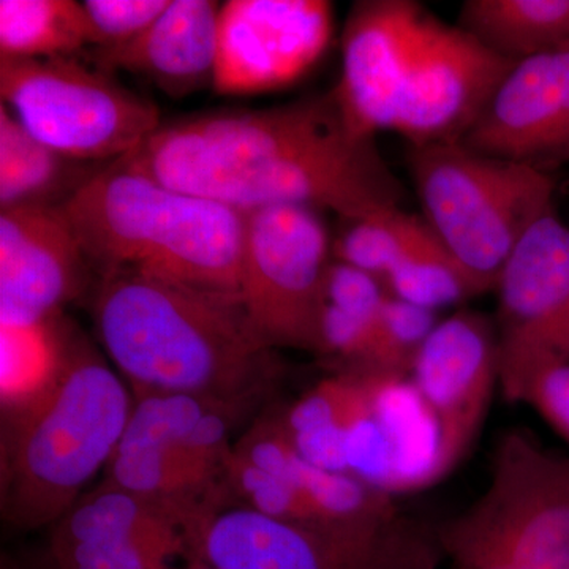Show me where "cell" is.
<instances>
[{
  "label": "cell",
  "mask_w": 569,
  "mask_h": 569,
  "mask_svg": "<svg viewBox=\"0 0 569 569\" xmlns=\"http://www.w3.org/2000/svg\"><path fill=\"white\" fill-rule=\"evenodd\" d=\"M460 144L538 170L569 163V41L516 62Z\"/></svg>",
  "instance_id": "obj_17"
},
{
  "label": "cell",
  "mask_w": 569,
  "mask_h": 569,
  "mask_svg": "<svg viewBox=\"0 0 569 569\" xmlns=\"http://www.w3.org/2000/svg\"><path fill=\"white\" fill-rule=\"evenodd\" d=\"M47 553L48 569H178L192 548L186 537L110 538Z\"/></svg>",
  "instance_id": "obj_28"
},
{
  "label": "cell",
  "mask_w": 569,
  "mask_h": 569,
  "mask_svg": "<svg viewBox=\"0 0 569 569\" xmlns=\"http://www.w3.org/2000/svg\"><path fill=\"white\" fill-rule=\"evenodd\" d=\"M171 0H86L89 44L96 50L122 47L152 24Z\"/></svg>",
  "instance_id": "obj_30"
},
{
  "label": "cell",
  "mask_w": 569,
  "mask_h": 569,
  "mask_svg": "<svg viewBox=\"0 0 569 569\" xmlns=\"http://www.w3.org/2000/svg\"><path fill=\"white\" fill-rule=\"evenodd\" d=\"M220 10L213 0H171L137 39L96 50V63L142 78L173 99L201 91L213 82Z\"/></svg>",
  "instance_id": "obj_18"
},
{
  "label": "cell",
  "mask_w": 569,
  "mask_h": 569,
  "mask_svg": "<svg viewBox=\"0 0 569 569\" xmlns=\"http://www.w3.org/2000/svg\"><path fill=\"white\" fill-rule=\"evenodd\" d=\"M331 260L332 241L316 209L244 212L241 299L266 347L320 355L321 295Z\"/></svg>",
  "instance_id": "obj_9"
},
{
  "label": "cell",
  "mask_w": 569,
  "mask_h": 569,
  "mask_svg": "<svg viewBox=\"0 0 569 569\" xmlns=\"http://www.w3.org/2000/svg\"><path fill=\"white\" fill-rule=\"evenodd\" d=\"M239 458L293 485L310 501L320 520L385 518L399 512L395 497L378 492L350 475L310 463L296 449L279 413L254 419L233 445Z\"/></svg>",
  "instance_id": "obj_19"
},
{
  "label": "cell",
  "mask_w": 569,
  "mask_h": 569,
  "mask_svg": "<svg viewBox=\"0 0 569 569\" xmlns=\"http://www.w3.org/2000/svg\"><path fill=\"white\" fill-rule=\"evenodd\" d=\"M427 17L411 0L355 3L342 33V73L332 89L355 137L376 138L380 130H391Z\"/></svg>",
  "instance_id": "obj_16"
},
{
  "label": "cell",
  "mask_w": 569,
  "mask_h": 569,
  "mask_svg": "<svg viewBox=\"0 0 569 569\" xmlns=\"http://www.w3.org/2000/svg\"><path fill=\"white\" fill-rule=\"evenodd\" d=\"M385 284L395 298L433 312L479 296L462 266L427 222L413 244L385 277Z\"/></svg>",
  "instance_id": "obj_25"
},
{
  "label": "cell",
  "mask_w": 569,
  "mask_h": 569,
  "mask_svg": "<svg viewBox=\"0 0 569 569\" xmlns=\"http://www.w3.org/2000/svg\"><path fill=\"white\" fill-rule=\"evenodd\" d=\"M91 316L133 396L189 395L257 408L280 376L241 298L127 272L97 277Z\"/></svg>",
  "instance_id": "obj_2"
},
{
  "label": "cell",
  "mask_w": 569,
  "mask_h": 569,
  "mask_svg": "<svg viewBox=\"0 0 569 569\" xmlns=\"http://www.w3.org/2000/svg\"><path fill=\"white\" fill-rule=\"evenodd\" d=\"M33 137L0 107V208L63 204L93 173Z\"/></svg>",
  "instance_id": "obj_20"
},
{
  "label": "cell",
  "mask_w": 569,
  "mask_h": 569,
  "mask_svg": "<svg viewBox=\"0 0 569 569\" xmlns=\"http://www.w3.org/2000/svg\"><path fill=\"white\" fill-rule=\"evenodd\" d=\"M388 296L383 280L332 258L325 276L321 305L377 325Z\"/></svg>",
  "instance_id": "obj_31"
},
{
  "label": "cell",
  "mask_w": 569,
  "mask_h": 569,
  "mask_svg": "<svg viewBox=\"0 0 569 569\" xmlns=\"http://www.w3.org/2000/svg\"><path fill=\"white\" fill-rule=\"evenodd\" d=\"M88 24L74 0H2L0 56L56 58L88 47Z\"/></svg>",
  "instance_id": "obj_24"
},
{
  "label": "cell",
  "mask_w": 569,
  "mask_h": 569,
  "mask_svg": "<svg viewBox=\"0 0 569 569\" xmlns=\"http://www.w3.org/2000/svg\"><path fill=\"white\" fill-rule=\"evenodd\" d=\"M358 378L342 369L279 413L299 455L313 466L347 473V430L358 399Z\"/></svg>",
  "instance_id": "obj_23"
},
{
  "label": "cell",
  "mask_w": 569,
  "mask_h": 569,
  "mask_svg": "<svg viewBox=\"0 0 569 569\" xmlns=\"http://www.w3.org/2000/svg\"><path fill=\"white\" fill-rule=\"evenodd\" d=\"M67 321L0 323V403L2 419L20 415L43 399L61 377Z\"/></svg>",
  "instance_id": "obj_22"
},
{
  "label": "cell",
  "mask_w": 569,
  "mask_h": 569,
  "mask_svg": "<svg viewBox=\"0 0 569 569\" xmlns=\"http://www.w3.org/2000/svg\"><path fill=\"white\" fill-rule=\"evenodd\" d=\"M437 312L389 295L378 318L370 370L410 376L417 356L438 325Z\"/></svg>",
  "instance_id": "obj_29"
},
{
  "label": "cell",
  "mask_w": 569,
  "mask_h": 569,
  "mask_svg": "<svg viewBox=\"0 0 569 569\" xmlns=\"http://www.w3.org/2000/svg\"><path fill=\"white\" fill-rule=\"evenodd\" d=\"M422 219L477 287L496 290L520 239L556 208L550 171L471 151L460 142L411 148Z\"/></svg>",
  "instance_id": "obj_5"
},
{
  "label": "cell",
  "mask_w": 569,
  "mask_h": 569,
  "mask_svg": "<svg viewBox=\"0 0 569 569\" xmlns=\"http://www.w3.org/2000/svg\"><path fill=\"white\" fill-rule=\"evenodd\" d=\"M121 160L168 187L241 212L305 206L358 219L400 208L403 200L376 138L348 130L332 91L280 107L162 122Z\"/></svg>",
  "instance_id": "obj_1"
},
{
  "label": "cell",
  "mask_w": 569,
  "mask_h": 569,
  "mask_svg": "<svg viewBox=\"0 0 569 569\" xmlns=\"http://www.w3.org/2000/svg\"><path fill=\"white\" fill-rule=\"evenodd\" d=\"M0 96L41 142L82 163H112L160 126L159 108L74 56H0Z\"/></svg>",
  "instance_id": "obj_8"
},
{
  "label": "cell",
  "mask_w": 569,
  "mask_h": 569,
  "mask_svg": "<svg viewBox=\"0 0 569 569\" xmlns=\"http://www.w3.org/2000/svg\"><path fill=\"white\" fill-rule=\"evenodd\" d=\"M436 537L451 569H569V456L509 430L488 488Z\"/></svg>",
  "instance_id": "obj_6"
},
{
  "label": "cell",
  "mask_w": 569,
  "mask_h": 569,
  "mask_svg": "<svg viewBox=\"0 0 569 569\" xmlns=\"http://www.w3.org/2000/svg\"><path fill=\"white\" fill-rule=\"evenodd\" d=\"M178 569H217V568L212 567V565L206 563V561H203L201 559H197V557H193V559L183 561L181 567H179Z\"/></svg>",
  "instance_id": "obj_33"
},
{
  "label": "cell",
  "mask_w": 569,
  "mask_h": 569,
  "mask_svg": "<svg viewBox=\"0 0 569 569\" xmlns=\"http://www.w3.org/2000/svg\"><path fill=\"white\" fill-rule=\"evenodd\" d=\"M331 36L332 6L323 0H228L212 88L222 96L287 88L316 66Z\"/></svg>",
  "instance_id": "obj_13"
},
{
  "label": "cell",
  "mask_w": 569,
  "mask_h": 569,
  "mask_svg": "<svg viewBox=\"0 0 569 569\" xmlns=\"http://www.w3.org/2000/svg\"><path fill=\"white\" fill-rule=\"evenodd\" d=\"M133 407L107 355L67 321L61 377L31 408L2 419L0 512L17 530L62 518L114 456Z\"/></svg>",
  "instance_id": "obj_4"
},
{
  "label": "cell",
  "mask_w": 569,
  "mask_h": 569,
  "mask_svg": "<svg viewBox=\"0 0 569 569\" xmlns=\"http://www.w3.org/2000/svg\"><path fill=\"white\" fill-rule=\"evenodd\" d=\"M222 406L234 403L189 395L133 396L132 411L116 451L182 449L200 422Z\"/></svg>",
  "instance_id": "obj_27"
},
{
  "label": "cell",
  "mask_w": 569,
  "mask_h": 569,
  "mask_svg": "<svg viewBox=\"0 0 569 569\" xmlns=\"http://www.w3.org/2000/svg\"><path fill=\"white\" fill-rule=\"evenodd\" d=\"M515 63L459 26L429 14L391 130L407 138L411 148L462 141Z\"/></svg>",
  "instance_id": "obj_11"
},
{
  "label": "cell",
  "mask_w": 569,
  "mask_h": 569,
  "mask_svg": "<svg viewBox=\"0 0 569 569\" xmlns=\"http://www.w3.org/2000/svg\"><path fill=\"white\" fill-rule=\"evenodd\" d=\"M93 282L63 204L0 209V323L54 320Z\"/></svg>",
  "instance_id": "obj_15"
},
{
  "label": "cell",
  "mask_w": 569,
  "mask_h": 569,
  "mask_svg": "<svg viewBox=\"0 0 569 569\" xmlns=\"http://www.w3.org/2000/svg\"><path fill=\"white\" fill-rule=\"evenodd\" d=\"M96 279L127 272L241 298L244 212L108 163L63 203Z\"/></svg>",
  "instance_id": "obj_3"
},
{
  "label": "cell",
  "mask_w": 569,
  "mask_h": 569,
  "mask_svg": "<svg viewBox=\"0 0 569 569\" xmlns=\"http://www.w3.org/2000/svg\"><path fill=\"white\" fill-rule=\"evenodd\" d=\"M217 569H438L436 529L385 518L283 522L224 508L194 539L192 559Z\"/></svg>",
  "instance_id": "obj_7"
},
{
  "label": "cell",
  "mask_w": 569,
  "mask_h": 569,
  "mask_svg": "<svg viewBox=\"0 0 569 569\" xmlns=\"http://www.w3.org/2000/svg\"><path fill=\"white\" fill-rule=\"evenodd\" d=\"M0 569H20V568L14 567V565L11 563V561L9 559H6V557H3L2 565H0Z\"/></svg>",
  "instance_id": "obj_34"
},
{
  "label": "cell",
  "mask_w": 569,
  "mask_h": 569,
  "mask_svg": "<svg viewBox=\"0 0 569 569\" xmlns=\"http://www.w3.org/2000/svg\"><path fill=\"white\" fill-rule=\"evenodd\" d=\"M458 26L518 62L569 41V0H467Z\"/></svg>",
  "instance_id": "obj_21"
},
{
  "label": "cell",
  "mask_w": 569,
  "mask_h": 569,
  "mask_svg": "<svg viewBox=\"0 0 569 569\" xmlns=\"http://www.w3.org/2000/svg\"><path fill=\"white\" fill-rule=\"evenodd\" d=\"M410 377L436 415L448 477L473 448L500 387L496 321L467 309L438 321Z\"/></svg>",
  "instance_id": "obj_14"
},
{
  "label": "cell",
  "mask_w": 569,
  "mask_h": 569,
  "mask_svg": "<svg viewBox=\"0 0 569 569\" xmlns=\"http://www.w3.org/2000/svg\"><path fill=\"white\" fill-rule=\"evenodd\" d=\"M522 402L569 445V361L541 367L530 378Z\"/></svg>",
  "instance_id": "obj_32"
},
{
  "label": "cell",
  "mask_w": 569,
  "mask_h": 569,
  "mask_svg": "<svg viewBox=\"0 0 569 569\" xmlns=\"http://www.w3.org/2000/svg\"><path fill=\"white\" fill-rule=\"evenodd\" d=\"M422 217L400 208L343 219L332 241V258L383 280L425 230Z\"/></svg>",
  "instance_id": "obj_26"
},
{
  "label": "cell",
  "mask_w": 569,
  "mask_h": 569,
  "mask_svg": "<svg viewBox=\"0 0 569 569\" xmlns=\"http://www.w3.org/2000/svg\"><path fill=\"white\" fill-rule=\"evenodd\" d=\"M496 291L500 388L518 403L537 370L569 361V227L556 208L520 239Z\"/></svg>",
  "instance_id": "obj_10"
},
{
  "label": "cell",
  "mask_w": 569,
  "mask_h": 569,
  "mask_svg": "<svg viewBox=\"0 0 569 569\" xmlns=\"http://www.w3.org/2000/svg\"><path fill=\"white\" fill-rule=\"evenodd\" d=\"M351 370L359 391L347 430V473L391 497L441 481L440 427L411 377Z\"/></svg>",
  "instance_id": "obj_12"
}]
</instances>
